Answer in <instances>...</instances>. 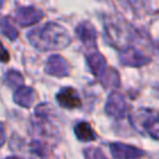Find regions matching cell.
I'll list each match as a JSON object with an SVG mask.
<instances>
[{"label": "cell", "mask_w": 159, "mask_h": 159, "mask_svg": "<svg viewBox=\"0 0 159 159\" xmlns=\"http://www.w3.org/2000/svg\"><path fill=\"white\" fill-rule=\"evenodd\" d=\"M76 135L78 137V139L83 140V142H89V140H94V134L91 129V127L87 123H80L76 125Z\"/></svg>", "instance_id": "cell-7"}, {"label": "cell", "mask_w": 159, "mask_h": 159, "mask_svg": "<svg viewBox=\"0 0 159 159\" xmlns=\"http://www.w3.org/2000/svg\"><path fill=\"white\" fill-rule=\"evenodd\" d=\"M88 63H89V66H91L93 73H96V75H99V73L103 71L104 65H106L104 58H103L102 55H99V53L92 55V56L88 58Z\"/></svg>", "instance_id": "cell-8"}, {"label": "cell", "mask_w": 159, "mask_h": 159, "mask_svg": "<svg viewBox=\"0 0 159 159\" xmlns=\"http://www.w3.org/2000/svg\"><path fill=\"white\" fill-rule=\"evenodd\" d=\"M148 60L145 57H143L134 48H128L127 51H124L122 53V62L125 65H129V66H142Z\"/></svg>", "instance_id": "cell-5"}, {"label": "cell", "mask_w": 159, "mask_h": 159, "mask_svg": "<svg viewBox=\"0 0 159 159\" xmlns=\"http://www.w3.org/2000/svg\"><path fill=\"white\" fill-rule=\"evenodd\" d=\"M77 34H78V36L82 39V41L84 43L91 45V46H94L96 45V31L92 27V25H89L87 22L82 24L77 29Z\"/></svg>", "instance_id": "cell-6"}, {"label": "cell", "mask_w": 159, "mask_h": 159, "mask_svg": "<svg viewBox=\"0 0 159 159\" xmlns=\"http://www.w3.org/2000/svg\"><path fill=\"white\" fill-rule=\"evenodd\" d=\"M111 150H112L113 157H116V158H135V157L143 155L142 152H139L132 147L123 145V144H112Z\"/></svg>", "instance_id": "cell-4"}, {"label": "cell", "mask_w": 159, "mask_h": 159, "mask_svg": "<svg viewBox=\"0 0 159 159\" xmlns=\"http://www.w3.org/2000/svg\"><path fill=\"white\" fill-rule=\"evenodd\" d=\"M7 58H9V56H7L6 51L4 50V47H2L1 43H0V60H1V61H7Z\"/></svg>", "instance_id": "cell-9"}, {"label": "cell", "mask_w": 159, "mask_h": 159, "mask_svg": "<svg viewBox=\"0 0 159 159\" xmlns=\"http://www.w3.org/2000/svg\"><path fill=\"white\" fill-rule=\"evenodd\" d=\"M57 101L65 108L73 109V108L81 107V99H80V97L77 96V93L73 88H63L57 94Z\"/></svg>", "instance_id": "cell-2"}, {"label": "cell", "mask_w": 159, "mask_h": 159, "mask_svg": "<svg viewBox=\"0 0 159 159\" xmlns=\"http://www.w3.org/2000/svg\"><path fill=\"white\" fill-rule=\"evenodd\" d=\"M125 109V104H124V99L120 94L118 93H113L107 103V112L112 116H122L124 113Z\"/></svg>", "instance_id": "cell-3"}, {"label": "cell", "mask_w": 159, "mask_h": 159, "mask_svg": "<svg viewBox=\"0 0 159 159\" xmlns=\"http://www.w3.org/2000/svg\"><path fill=\"white\" fill-rule=\"evenodd\" d=\"M138 119H140L143 127L153 137L159 139V113L154 111H142L138 113Z\"/></svg>", "instance_id": "cell-1"}]
</instances>
